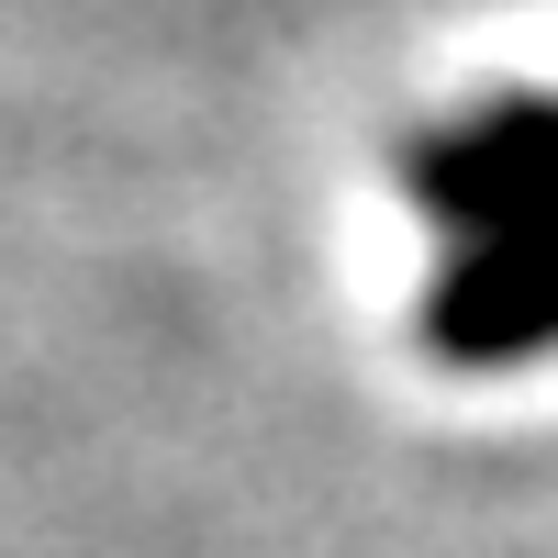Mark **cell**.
I'll return each mask as SVG.
<instances>
[{
  "mask_svg": "<svg viewBox=\"0 0 558 558\" xmlns=\"http://www.w3.org/2000/svg\"><path fill=\"white\" fill-rule=\"evenodd\" d=\"M402 179L458 235L425 302V347L458 368L558 347V101H502L447 123L402 157Z\"/></svg>",
  "mask_w": 558,
  "mask_h": 558,
  "instance_id": "cell-1",
  "label": "cell"
}]
</instances>
